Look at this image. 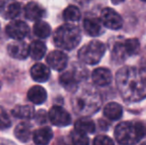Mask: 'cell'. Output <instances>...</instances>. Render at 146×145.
I'll return each mask as SVG.
<instances>
[{
  "label": "cell",
  "mask_w": 146,
  "mask_h": 145,
  "mask_svg": "<svg viewBox=\"0 0 146 145\" xmlns=\"http://www.w3.org/2000/svg\"><path fill=\"white\" fill-rule=\"evenodd\" d=\"M94 145H114L113 140L106 135H98L94 139Z\"/></svg>",
  "instance_id": "f1b7e54d"
},
{
  "label": "cell",
  "mask_w": 146,
  "mask_h": 145,
  "mask_svg": "<svg viewBox=\"0 0 146 145\" xmlns=\"http://www.w3.org/2000/svg\"><path fill=\"white\" fill-rule=\"evenodd\" d=\"M116 87L122 99L137 103L146 97V73L136 67H123L116 73Z\"/></svg>",
  "instance_id": "6da1fadb"
},
{
  "label": "cell",
  "mask_w": 146,
  "mask_h": 145,
  "mask_svg": "<svg viewBox=\"0 0 146 145\" xmlns=\"http://www.w3.org/2000/svg\"><path fill=\"white\" fill-rule=\"evenodd\" d=\"M141 145H146V142H144V143H143V144H141Z\"/></svg>",
  "instance_id": "d6a6232c"
},
{
  "label": "cell",
  "mask_w": 146,
  "mask_h": 145,
  "mask_svg": "<svg viewBox=\"0 0 146 145\" xmlns=\"http://www.w3.org/2000/svg\"><path fill=\"white\" fill-rule=\"evenodd\" d=\"M122 107L116 103H110L104 107V114L110 120H116L122 116Z\"/></svg>",
  "instance_id": "44dd1931"
},
{
  "label": "cell",
  "mask_w": 146,
  "mask_h": 145,
  "mask_svg": "<svg viewBox=\"0 0 146 145\" xmlns=\"http://www.w3.org/2000/svg\"><path fill=\"white\" fill-rule=\"evenodd\" d=\"M63 17L67 22H77L81 18V11L77 6L70 5L65 9Z\"/></svg>",
  "instance_id": "484cf974"
},
{
  "label": "cell",
  "mask_w": 146,
  "mask_h": 145,
  "mask_svg": "<svg viewBox=\"0 0 146 145\" xmlns=\"http://www.w3.org/2000/svg\"><path fill=\"white\" fill-rule=\"evenodd\" d=\"M25 17L31 21H38L45 16V9L37 2L31 1L24 8Z\"/></svg>",
  "instance_id": "4fadbf2b"
},
{
  "label": "cell",
  "mask_w": 146,
  "mask_h": 145,
  "mask_svg": "<svg viewBox=\"0 0 146 145\" xmlns=\"http://www.w3.org/2000/svg\"><path fill=\"white\" fill-rule=\"evenodd\" d=\"M36 121L38 123H45L46 121V112L44 110H40L36 114Z\"/></svg>",
  "instance_id": "f546056e"
},
{
  "label": "cell",
  "mask_w": 146,
  "mask_h": 145,
  "mask_svg": "<svg viewBox=\"0 0 146 145\" xmlns=\"http://www.w3.org/2000/svg\"><path fill=\"white\" fill-rule=\"evenodd\" d=\"M70 139H71L73 145H88L90 143L88 136L86 134L77 131V130H74L71 132Z\"/></svg>",
  "instance_id": "4316f807"
},
{
  "label": "cell",
  "mask_w": 146,
  "mask_h": 145,
  "mask_svg": "<svg viewBox=\"0 0 146 145\" xmlns=\"http://www.w3.org/2000/svg\"><path fill=\"white\" fill-rule=\"evenodd\" d=\"M75 130L81 132V133L87 134L92 133L96 130V124L92 119L88 117H82L78 119L75 123Z\"/></svg>",
  "instance_id": "603a6c76"
},
{
  "label": "cell",
  "mask_w": 146,
  "mask_h": 145,
  "mask_svg": "<svg viewBox=\"0 0 146 145\" xmlns=\"http://www.w3.org/2000/svg\"><path fill=\"white\" fill-rule=\"evenodd\" d=\"M33 32H34L35 35L40 39L48 38L51 34V26L47 22L42 21V20H38L34 24Z\"/></svg>",
  "instance_id": "d4e9b609"
},
{
  "label": "cell",
  "mask_w": 146,
  "mask_h": 145,
  "mask_svg": "<svg viewBox=\"0 0 146 145\" xmlns=\"http://www.w3.org/2000/svg\"><path fill=\"white\" fill-rule=\"evenodd\" d=\"M47 52V47L42 41L35 40L33 41L29 46V54L32 59L39 61L45 56Z\"/></svg>",
  "instance_id": "d6986e66"
},
{
  "label": "cell",
  "mask_w": 146,
  "mask_h": 145,
  "mask_svg": "<svg viewBox=\"0 0 146 145\" xmlns=\"http://www.w3.org/2000/svg\"><path fill=\"white\" fill-rule=\"evenodd\" d=\"M106 53V46L102 42L92 40L82 47L79 51V59L88 65H96Z\"/></svg>",
  "instance_id": "5b68a950"
},
{
  "label": "cell",
  "mask_w": 146,
  "mask_h": 145,
  "mask_svg": "<svg viewBox=\"0 0 146 145\" xmlns=\"http://www.w3.org/2000/svg\"><path fill=\"white\" fill-rule=\"evenodd\" d=\"M145 135V125L142 122H121L114 130V136L121 145H134Z\"/></svg>",
  "instance_id": "3957f363"
},
{
  "label": "cell",
  "mask_w": 146,
  "mask_h": 145,
  "mask_svg": "<svg viewBox=\"0 0 146 145\" xmlns=\"http://www.w3.org/2000/svg\"><path fill=\"white\" fill-rule=\"evenodd\" d=\"M7 53L16 60H25L29 56V46L23 41L15 40L8 44Z\"/></svg>",
  "instance_id": "30bf717a"
},
{
  "label": "cell",
  "mask_w": 146,
  "mask_h": 145,
  "mask_svg": "<svg viewBox=\"0 0 146 145\" xmlns=\"http://www.w3.org/2000/svg\"><path fill=\"white\" fill-rule=\"evenodd\" d=\"M30 75L32 79L38 83H45L49 79L51 75L50 69L46 66V65L42 64V63H38L35 64L34 66L31 68Z\"/></svg>",
  "instance_id": "9a60e30c"
},
{
  "label": "cell",
  "mask_w": 146,
  "mask_h": 145,
  "mask_svg": "<svg viewBox=\"0 0 146 145\" xmlns=\"http://www.w3.org/2000/svg\"><path fill=\"white\" fill-rule=\"evenodd\" d=\"M82 34L80 29L73 24H64L54 33V43L63 50H73L80 44Z\"/></svg>",
  "instance_id": "277c9868"
},
{
  "label": "cell",
  "mask_w": 146,
  "mask_h": 145,
  "mask_svg": "<svg viewBox=\"0 0 146 145\" xmlns=\"http://www.w3.org/2000/svg\"><path fill=\"white\" fill-rule=\"evenodd\" d=\"M46 60L49 66L56 71H64L68 65V56L61 51H52Z\"/></svg>",
  "instance_id": "7c38bea8"
},
{
  "label": "cell",
  "mask_w": 146,
  "mask_h": 145,
  "mask_svg": "<svg viewBox=\"0 0 146 145\" xmlns=\"http://www.w3.org/2000/svg\"><path fill=\"white\" fill-rule=\"evenodd\" d=\"M84 29L88 35L92 37H98L102 33V28L100 20L96 17H88L84 20Z\"/></svg>",
  "instance_id": "2e32d148"
},
{
  "label": "cell",
  "mask_w": 146,
  "mask_h": 145,
  "mask_svg": "<svg viewBox=\"0 0 146 145\" xmlns=\"http://www.w3.org/2000/svg\"><path fill=\"white\" fill-rule=\"evenodd\" d=\"M5 31L10 38L22 41V39L29 35L30 29L29 26L25 22L21 21V20H14L6 26Z\"/></svg>",
  "instance_id": "52a82bcc"
},
{
  "label": "cell",
  "mask_w": 146,
  "mask_h": 145,
  "mask_svg": "<svg viewBox=\"0 0 146 145\" xmlns=\"http://www.w3.org/2000/svg\"><path fill=\"white\" fill-rule=\"evenodd\" d=\"M54 145H73L71 139L70 138H65V137H60Z\"/></svg>",
  "instance_id": "4dcf8cb0"
},
{
  "label": "cell",
  "mask_w": 146,
  "mask_h": 145,
  "mask_svg": "<svg viewBox=\"0 0 146 145\" xmlns=\"http://www.w3.org/2000/svg\"><path fill=\"white\" fill-rule=\"evenodd\" d=\"M53 138V131L50 127L44 126L35 130L33 133V140L36 145H48Z\"/></svg>",
  "instance_id": "e0dca14e"
},
{
  "label": "cell",
  "mask_w": 146,
  "mask_h": 145,
  "mask_svg": "<svg viewBox=\"0 0 146 145\" xmlns=\"http://www.w3.org/2000/svg\"><path fill=\"white\" fill-rule=\"evenodd\" d=\"M21 12V4L16 0H0V15L4 19H14Z\"/></svg>",
  "instance_id": "9c48e42d"
},
{
  "label": "cell",
  "mask_w": 146,
  "mask_h": 145,
  "mask_svg": "<svg viewBox=\"0 0 146 145\" xmlns=\"http://www.w3.org/2000/svg\"><path fill=\"white\" fill-rule=\"evenodd\" d=\"M49 120L56 126H68L71 124L72 118L70 113L62 107L55 105L49 110Z\"/></svg>",
  "instance_id": "ba28073f"
},
{
  "label": "cell",
  "mask_w": 146,
  "mask_h": 145,
  "mask_svg": "<svg viewBox=\"0 0 146 145\" xmlns=\"http://www.w3.org/2000/svg\"><path fill=\"white\" fill-rule=\"evenodd\" d=\"M123 1H124V0H111L112 3L115 4V5H116V4H120V3H122Z\"/></svg>",
  "instance_id": "1f68e13d"
},
{
  "label": "cell",
  "mask_w": 146,
  "mask_h": 145,
  "mask_svg": "<svg viewBox=\"0 0 146 145\" xmlns=\"http://www.w3.org/2000/svg\"><path fill=\"white\" fill-rule=\"evenodd\" d=\"M100 21L106 28L111 30L120 29L123 24L121 16L111 8H104L102 10Z\"/></svg>",
  "instance_id": "8992f818"
},
{
  "label": "cell",
  "mask_w": 146,
  "mask_h": 145,
  "mask_svg": "<svg viewBox=\"0 0 146 145\" xmlns=\"http://www.w3.org/2000/svg\"><path fill=\"white\" fill-rule=\"evenodd\" d=\"M28 99L35 105H42L47 99V91L41 85H33L28 91Z\"/></svg>",
  "instance_id": "ac0fdd59"
},
{
  "label": "cell",
  "mask_w": 146,
  "mask_h": 145,
  "mask_svg": "<svg viewBox=\"0 0 146 145\" xmlns=\"http://www.w3.org/2000/svg\"><path fill=\"white\" fill-rule=\"evenodd\" d=\"M82 79V73L80 71L71 69L69 71H65L60 75V83L68 91H73L77 87L80 79Z\"/></svg>",
  "instance_id": "8fae6325"
},
{
  "label": "cell",
  "mask_w": 146,
  "mask_h": 145,
  "mask_svg": "<svg viewBox=\"0 0 146 145\" xmlns=\"http://www.w3.org/2000/svg\"><path fill=\"white\" fill-rule=\"evenodd\" d=\"M102 99L98 91L90 87L80 89L72 99V107L75 112L84 116L94 114L100 107Z\"/></svg>",
  "instance_id": "7a4b0ae2"
},
{
  "label": "cell",
  "mask_w": 146,
  "mask_h": 145,
  "mask_svg": "<svg viewBox=\"0 0 146 145\" xmlns=\"http://www.w3.org/2000/svg\"><path fill=\"white\" fill-rule=\"evenodd\" d=\"M120 43L127 58L130 56H133V55H136L139 52V50H140V43L135 38L127 39L124 42H120Z\"/></svg>",
  "instance_id": "cb8c5ba5"
},
{
  "label": "cell",
  "mask_w": 146,
  "mask_h": 145,
  "mask_svg": "<svg viewBox=\"0 0 146 145\" xmlns=\"http://www.w3.org/2000/svg\"><path fill=\"white\" fill-rule=\"evenodd\" d=\"M0 89H1V81H0Z\"/></svg>",
  "instance_id": "836d02e7"
},
{
  "label": "cell",
  "mask_w": 146,
  "mask_h": 145,
  "mask_svg": "<svg viewBox=\"0 0 146 145\" xmlns=\"http://www.w3.org/2000/svg\"><path fill=\"white\" fill-rule=\"evenodd\" d=\"M141 1H143V2H146V0H141Z\"/></svg>",
  "instance_id": "e575fe53"
},
{
  "label": "cell",
  "mask_w": 146,
  "mask_h": 145,
  "mask_svg": "<svg viewBox=\"0 0 146 145\" xmlns=\"http://www.w3.org/2000/svg\"><path fill=\"white\" fill-rule=\"evenodd\" d=\"M92 79L94 85L98 87H106L111 83V73L106 68H98L92 72Z\"/></svg>",
  "instance_id": "5bb4252c"
},
{
  "label": "cell",
  "mask_w": 146,
  "mask_h": 145,
  "mask_svg": "<svg viewBox=\"0 0 146 145\" xmlns=\"http://www.w3.org/2000/svg\"><path fill=\"white\" fill-rule=\"evenodd\" d=\"M14 135L19 141L21 142H28L32 136V131H31V126L29 123L26 122H21L19 123L14 129Z\"/></svg>",
  "instance_id": "ffe728a7"
},
{
  "label": "cell",
  "mask_w": 146,
  "mask_h": 145,
  "mask_svg": "<svg viewBox=\"0 0 146 145\" xmlns=\"http://www.w3.org/2000/svg\"><path fill=\"white\" fill-rule=\"evenodd\" d=\"M12 114L17 118L22 119H30L35 115V109L32 105H16L12 109Z\"/></svg>",
  "instance_id": "7402d4cb"
},
{
  "label": "cell",
  "mask_w": 146,
  "mask_h": 145,
  "mask_svg": "<svg viewBox=\"0 0 146 145\" xmlns=\"http://www.w3.org/2000/svg\"><path fill=\"white\" fill-rule=\"evenodd\" d=\"M11 125V120L8 115V113L3 109L0 107V128L6 129Z\"/></svg>",
  "instance_id": "83f0119b"
}]
</instances>
